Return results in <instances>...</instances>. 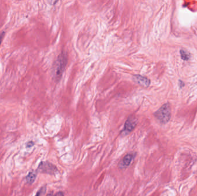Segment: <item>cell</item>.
I'll list each match as a JSON object with an SVG mask.
<instances>
[{
    "instance_id": "6da1fadb",
    "label": "cell",
    "mask_w": 197,
    "mask_h": 196,
    "mask_svg": "<svg viewBox=\"0 0 197 196\" xmlns=\"http://www.w3.org/2000/svg\"><path fill=\"white\" fill-rule=\"evenodd\" d=\"M67 61V55L65 53H62L59 55L54 63L53 70V77L56 81L61 80L66 66Z\"/></svg>"
},
{
    "instance_id": "7a4b0ae2",
    "label": "cell",
    "mask_w": 197,
    "mask_h": 196,
    "mask_svg": "<svg viewBox=\"0 0 197 196\" xmlns=\"http://www.w3.org/2000/svg\"><path fill=\"white\" fill-rule=\"evenodd\" d=\"M154 116L163 124L167 123L171 119V108L168 103L164 104L154 113Z\"/></svg>"
},
{
    "instance_id": "3957f363",
    "label": "cell",
    "mask_w": 197,
    "mask_h": 196,
    "mask_svg": "<svg viewBox=\"0 0 197 196\" xmlns=\"http://www.w3.org/2000/svg\"><path fill=\"white\" fill-rule=\"evenodd\" d=\"M38 171L50 175H55L58 172L57 168L51 163L47 161L40 163L38 168Z\"/></svg>"
},
{
    "instance_id": "277c9868",
    "label": "cell",
    "mask_w": 197,
    "mask_h": 196,
    "mask_svg": "<svg viewBox=\"0 0 197 196\" xmlns=\"http://www.w3.org/2000/svg\"><path fill=\"white\" fill-rule=\"evenodd\" d=\"M136 156V153H127L125 155L123 158L121 159L119 164L118 167L120 169H125L126 168H128Z\"/></svg>"
},
{
    "instance_id": "5b68a950",
    "label": "cell",
    "mask_w": 197,
    "mask_h": 196,
    "mask_svg": "<svg viewBox=\"0 0 197 196\" xmlns=\"http://www.w3.org/2000/svg\"><path fill=\"white\" fill-rule=\"evenodd\" d=\"M137 123V120L135 118L133 117H129L125 122L123 132L126 134L130 133L135 128Z\"/></svg>"
},
{
    "instance_id": "8992f818",
    "label": "cell",
    "mask_w": 197,
    "mask_h": 196,
    "mask_svg": "<svg viewBox=\"0 0 197 196\" xmlns=\"http://www.w3.org/2000/svg\"><path fill=\"white\" fill-rule=\"evenodd\" d=\"M133 80L136 83L146 87H148L150 84V81L149 79L141 75H135L133 76Z\"/></svg>"
},
{
    "instance_id": "52a82bcc",
    "label": "cell",
    "mask_w": 197,
    "mask_h": 196,
    "mask_svg": "<svg viewBox=\"0 0 197 196\" xmlns=\"http://www.w3.org/2000/svg\"><path fill=\"white\" fill-rule=\"evenodd\" d=\"M36 175H37L36 172H34V171L30 172L28 173V174L27 176V177H26V181H27V182L28 184H30V185L32 184L35 182V179H36Z\"/></svg>"
},
{
    "instance_id": "ba28073f",
    "label": "cell",
    "mask_w": 197,
    "mask_h": 196,
    "mask_svg": "<svg viewBox=\"0 0 197 196\" xmlns=\"http://www.w3.org/2000/svg\"><path fill=\"white\" fill-rule=\"evenodd\" d=\"M180 56H181V57L183 60H184V61H188L189 60V59L190 57V55L189 53H188V51H186L184 50H180Z\"/></svg>"
},
{
    "instance_id": "9c48e42d",
    "label": "cell",
    "mask_w": 197,
    "mask_h": 196,
    "mask_svg": "<svg viewBox=\"0 0 197 196\" xmlns=\"http://www.w3.org/2000/svg\"><path fill=\"white\" fill-rule=\"evenodd\" d=\"M45 191H46V187H42L37 192V193H36V196H40L42 193H44L45 192Z\"/></svg>"
},
{
    "instance_id": "30bf717a",
    "label": "cell",
    "mask_w": 197,
    "mask_h": 196,
    "mask_svg": "<svg viewBox=\"0 0 197 196\" xmlns=\"http://www.w3.org/2000/svg\"><path fill=\"white\" fill-rule=\"evenodd\" d=\"M5 34V32H2L0 34V45H1V44L2 43V41L3 39L4 38Z\"/></svg>"
},
{
    "instance_id": "8fae6325",
    "label": "cell",
    "mask_w": 197,
    "mask_h": 196,
    "mask_svg": "<svg viewBox=\"0 0 197 196\" xmlns=\"http://www.w3.org/2000/svg\"><path fill=\"white\" fill-rule=\"evenodd\" d=\"M34 142H29L28 143H27V147H31L32 146H34Z\"/></svg>"
},
{
    "instance_id": "7c38bea8",
    "label": "cell",
    "mask_w": 197,
    "mask_h": 196,
    "mask_svg": "<svg viewBox=\"0 0 197 196\" xmlns=\"http://www.w3.org/2000/svg\"><path fill=\"white\" fill-rule=\"evenodd\" d=\"M55 196H64L63 195V193L62 191H59L58 193H57V194L55 195Z\"/></svg>"
},
{
    "instance_id": "4fadbf2b",
    "label": "cell",
    "mask_w": 197,
    "mask_h": 196,
    "mask_svg": "<svg viewBox=\"0 0 197 196\" xmlns=\"http://www.w3.org/2000/svg\"><path fill=\"white\" fill-rule=\"evenodd\" d=\"M46 196H55L54 194H53V193H49V194H48Z\"/></svg>"
}]
</instances>
